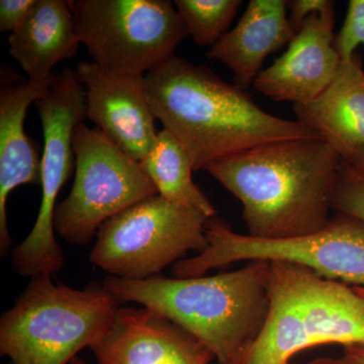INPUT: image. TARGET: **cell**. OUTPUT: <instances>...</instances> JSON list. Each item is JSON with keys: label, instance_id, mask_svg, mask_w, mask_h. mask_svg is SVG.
I'll list each match as a JSON object with an SVG mask.
<instances>
[{"label": "cell", "instance_id": "cell-14", "mask_svg": "<svg viewBox=\"0 0 364 364\" xmlns=\"http://www.w3.org/2000/svg\"><path fill=\"white\" fill-rule=\"evenodd\" d=\"M56 77L42 83L13 81L0 90V251L6 256L11 246L7 227V198L23 184H41L38 146L26 135L28 107L47 93Z\"/></svg>", "mask_w": 364, "mask_h": 364}, {"label": "cell", "instance_id": "cell-16", "mask_svg": "<svg viewBox=\"0 0 364 364\" xmlns=\"http://www.w3.org/2000/svg\"><path fill=\"white\" fill-rule=\"evenodd\" d=\"M299 123L346 160L364 150V70L360 56L342 61L331 85L306 104L294 105Z\"/></svg>", "mask_w": 364, "mask_h": 364}, {"label": "cell", "instance_id": "cell-18", "mask_svg": "<svg viewBox=\"0 0 364 364\" xmlns=\"http://www.w3.org/2000/svg\"><path fill=\"white\" fill-rule=\"evenodd\" d=\"M140 164L163 198L193 208L208 219L217 215L214 205L193 181L195 169L188 153L170 132L159 131L154 147Z\"/></svg>", "mask_w": 364, "mask_h": 364}, {"label": "cell", "instance_id": "cell-12", "mask_svg": "<svg viewBox=\"0 0 364 364\" xmlns=\"http://www.w3.org/2000/svg\"><path fill=\"white\" fill-rule=\"evenodd\" d=\"M334 6L306 18L284 54L261 71L253 85L277 102L306 104L318 97L341 64L334 47Z\"/></svg>", "mask_w": 364, "mask_h": 364}, {"label": "cell", "instance_id": "cell-21", "mask_svg": "<svg viewBox=\"0 0 364 364\" xmlns=\"http://www.w3.org/2000/svg\"><path fill=\"white\" fill-rule=\"evenodd\" d=\"M334 47L342 61L351 59L358 47L364 48V0H350L346 18L335 36Z\"/></svg>", "mask_w": 364, "mask_h": 364}, {"label": "cell", "instance_id": "cell-26", "mask_svg": "<svg viewBox=\"0 0 364 364\" xmlns=\"http://www.w3.org/2000/svg\"><path fill=\"white\" fill-rule=\"evenodd\" d=\"M291 364V363H289ZM305 364H351L347 360L344 356L340 358H321L317 359H314V360L310 361V363Z\"/></svg>", "mask_w": 364, "mask_h": 364}, {"label": "cell", "instance_id": "cell-20", "mask_svg": "<svg viewBox=\"0 0 364 364\" xmlns=\"http://www.w3.org/2000/svg\"><path fill=\"white\" fill-rule=\"evenodd\" d=\"M332 210L364 223V179L352 173L344 163L333 191Z\"/></svg>", "mask_w": 364, "mask_h": 364}, {"label": "cell", "instance_id": "cell-22", "mask_svg": "<svg viewBox=\"0 0 364 364\" xmlns=\"http://www.w3.org/2000/svg\"><path fill=\"white\" fill-rule=\"evenodd\" d=\"M36 0H1L0 1V32L14 33L26 20Z\"/></svg>", "mask_w": 364, "mask_h": 364}, {"label": "cell", "instance_id": "cell-25", "mask_svg": "<svg viewBox=\"0 0 364 364\" xmlns=\"http://www.w3.org/2000/svg\"><path fill=\"white\" fill-rule=\"evenodd\" d=\"M343 356L351 364H364V345L345 346Z\"/></svg>", "mask_w": 364, "mask_h": 364}, {"label": "cell", "instance_id": "cell-5", "mask_svg": "<svg viewBox=\"0 0 364 364\" xmlns=\"http://www.w3.org/2000/svg\"><path fill=\"white\" fill-rule=\"evenodd\" d=\"M32 277L0 320V353L11 364H69L111 329L119 301L104 287L75 289Z\"/></svg>", "mask_w": 364, "mask_h": 364}, {"label": "cell", "instance_id": "cell-3", "mask_svg": "<svg viewBox=\"0 0 364 364\" xmlns=\"http://www.w3.org/2000/svg\"><path fill=\"white\" fill-rule=\"evenodd\" d=\"M267 261H250L213 277L143 280L107 277L102 287L119 304L132 301L160 314L229 364L262 330L269 310Z\"/></svg>", "mask_w": 364, "mask_h": 364}, {"label": "cell", "instance_id": "cell-2", "mask_svg": "<svg viewBox=\"0 0 364 364\" xmlns=\"http://www.w3.org/2000/svg\"><path fill=\"white\" fill-rule=\"evenodd\" d=\"M146 82L155 117L183 146L196 171L265 144L321 138L298 121L263 111L208 67L176 55L146 74Z\"/></svg>", "mask_w": 364, "mask_h": 364}, {"label": "cell", "instance_id": "cell-6", "mask_svg": "<svg viewBox=\"0 0 364 364\" xmlns=\"http://www.w3.org/2000/svg\"><path fill=\"white\" fill-rule=\"evenodd\" d=\"M208 246L172 267L177 279L203 277L210 270L238 261L284 262L325 277L364 287V223L337 214L317 233L262 239L234 232L217 217L205 226Z\"/></svg>", "mask_w": 364, "mask_h": 364}, {"label": "cell", "instance_id": "cell-1", "mask_svg": "<svg viewBox=\"0 0 364 364\" xmlns=\"http://www.w3.org/2000/svg\"><path fill=\"white\" fill-rule=\"evenodd\" d=\"M342 157L321 138L279 141L208 165L243 205L249 236L280 239L328 226Z\"/></svg>", "mask_w": 364, "mask_h": 364}, {"label": "cell", "instance_id": "cell-28", "mask_svg": "<svg viewBox=\"0 0 364 364\" xmlns=\"http://www.w3.org/2000/svg\"><path fill=\"white\" fill-rule=\"evenodd\" d=\"M353 289H355L356 293L360 294L361 296L364 298V287H353Z\"/></svg>", "mask_w": 364, "mask_h": 364}, {"label": "cell", "instance_id": "cell-13", "mask_svg": "<svg viewBox=\"0 0 364 364\" xmlns=\"http://www.w3.org/2000/svg\"><path fill=\"white\" fill-rule=\"evenodd\" d=\"M97 364H210L207 347L147 308L119 306L109 331L91 347Z\"/></svg>", "mask_w": 364, "mask_h": 364}, {"label": "cell", "instance_id": "cell-10", "mask_svg": "<svg viewBox=\"0 0 364 364\" xmlns=\"http://www.w3.org/2000/svg\"><path fill=\"white\" fill-rule=\"evenodd\" d=\"M73 148L75 178L71 193L55 208L54 228L69 243L86 245L107 220L158 191L140 162L97 128L79 124Z\"/></svg>", "mask_w": 364, "mask_h": 364}, {"label": "cell", "instance_id": "cell-24", "mask_svg": "<svg viewBox=\"0 0 364 364\" xmlns=\"http://www.w3.org/2000/svg\"><path fill=\"white\" fill-rule=\"evenodd\" d=\"M343 163L352 173L364 179V150L354 153L350 157L343 160Z\"/></svg>", "mask_w": 364, "mask_h": 364}, {"label": "cell", "instance_id": "cell-15", "mask_svg": "<svg viewBox=\"0 0 364 364\" xmlns=\"http://www.w3.org/2000/svg\"><path fill=\"white\" fill-rule=\"evenodd\" d=\"M286 0H251L237 26L208 50V59L231 69L236 86L246 91L272 53L296 37Z\"/></svg>", "mask_w": 364, "mask_h": 364}, {"label": "cell", "instance_id": "cell-9", "mask_svg": "<svg viewBox=\"0 0 364 364\" xmlns=\"http://www.w3.org/2000/svg\"><path fill=\"white\" fill-rule=\"evenodd\" d=\"M42 122L45 147L41 161L42 202L32 231L11 253L14 272L26 277L53 275L64 264L55 238L57 196L71 176L75 154L74 134L86 119L85 90L73 69L56 73L45 95L35 102Z\"/></svg>", "mask_w": 364, "mask_h": 364}, {"label": "cell", "instance_id": "cell-23", "mask_svg": "<svg viewBox=\"0 0 364 364\" xmlns=\"http://www.w3.org/2000/svg\"><path fill=\"white\" fill-rule=\"evenodd\" d=\"M334 6L331 0H291L287 1L289 9V20L294 32L298 33L309 16L314 14H322Z\"/></svg>", "mask_w": 364, "mask_h": 364}, {"label": "cell", "instance_id": "cell-7", "mask_svg": "<svg viewBox=\"0 0 364 364\" xmlns=\"http://www.w3.org/2000/svg\"><path fill=\"white\" fill-rule=\"evenodd\" d=\"M81 44L107 70L146 75L188 35L170 0H69Z\"/></svg>", "mask_w": 364, "mask_h": 364}, {"label": "cell", "instance_id": "cell-8", "mask_svg": "<svg viewBox=\"0 0 364 364\" xmlns=\"http://www.w3.org/2000/svg\"><path fill=\"white\" fill-rule=\"evenodd\" d=\"M208 220L193 208L151 196L100 228L90 262L117 279L156 277L191 251L205 250Z\"/></svg>", "mask_w": 364, "mask_h": 364}, {"label": "cell", "instance_id": "cell-27", "mask_svg": "<svg viewBox=\"0 0 364 364\" xmlns=\"http://www.w3.org/2000/svg\"><path fill=\"white\" fill-rule=\"evenodd\" d=\"M69 364H88L86 363V361L83 360V359H81L80 358H77L76 356L75 358L72 359L71 363Z\"/></svg>", "mask_w": 364, "mask_h": 364}, {"label": "cell", "instance_id": "cell-19", "mask_svg": "<svg viewBox=\"0 0 364 364\" xmlns=\"http://www.w3.org/2000/svg\"><path fill=\"white\" fill-rule=\"evenodd\" d=\"M243 1L241 0H176L188 35L196 45L210 47L218 42L234 20Z\"/></svg>", "mask_w": 364, "mask_h": 364}, {"label": "cell", "instance_id": "cell-11", "mask_svg": "<svg viewBox=\"0 0 364 364\" xmlns=\"http://www.w3.org/2000/svg\"><path fill=\"white\" fill-rule=\"evenodd\" d=\"M74 71L85 90L86 119L124 154L143 161L159 133L146 75L116 73L92 61L80 62Z\"/></svg>", "mask_w": 364, "mask_h": 364}, {"label": "cell", "instance_id": "cell-17", "mask_svg": "<svg viewBox=\"0 0 364 364\" xmlns=\"http://www.w3.org/2000/svg\"><path fill=\"white\" fill-rule=\"evenodd\" d=\"M9 44L28 82L50 80L55 66L73 58L81 45L68 1L36 0L23 23L9 35Z\"/></svg>", "mask_w": 364, "mask_h": 364}, {"label": "cell", "instance_id": "cell-4", "mask_svg": "<svg viewBox=\"0 0 364 364\" xmlns=\"http://www.w3.org/2000/svg\"><path fill=\"white\" fill-rule=\"evenodd\" d=\"M269 263L267 321L229 364H289L310 347L364 345V298L353 287L299 265Z\"/></svg>", "mask_w": 364, "mask_h": 364}]
</instances>
